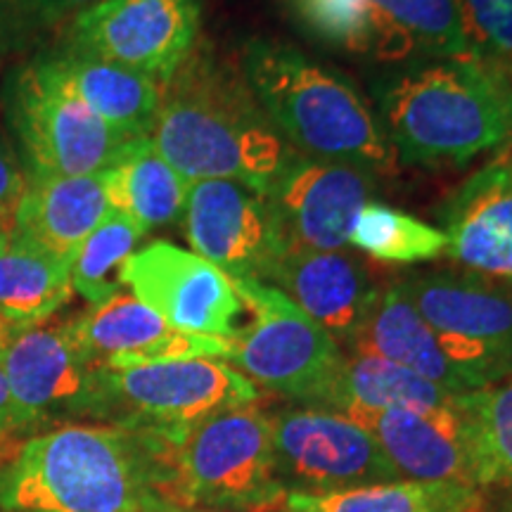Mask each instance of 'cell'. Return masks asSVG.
I'll list each match as a JSON object with an SVG mask.
<instances>
[{
    "label": "cell",
    "instance_id": "cell-1",
    "mask_svg": "<svg viewBox=\"0 0 512 512\" xmlns=\"http://www.w3.org/2000/svg\"><path fill=\"white\" fill-rule=\"evenodd\" d=\"M171 446L112 422L38 432L0 465V512H176Z\"/></svg>",
    "mask_w": 512,
    "mask_h": 512
},
{
    "label": "cell",
    "instance_id": "cell-2",
    "mask_svg": "<svg viewBox=\"0 0 512 512\" xmlns=\"http://www.w3.org/2000/svg\"><path fill=\"white\" fill-rule=\"evenodd\" d=\"M152 143L188 183L235 181L266 195L297 150L247 88L204 55L162 83Z\"/></svg>",
    "mask_w": 512,
    "mask_h": 512
},
{
    "label": "cell",
    "instance_id": "cell-3",
    "mask_svg": "<svg viewBox=\"0 0 512 512\" xmlns=\"http://www.w3.org/2000/svg\"><path fill=\"white\" fill-rule=\"evenodd\" d=\"M373 95L399 164L465 166L512 143V81L470 57L411 62Z\"/></svg>",
    "mask_w": 512,
    "mask_h": 512
},
{
    "label": "cell",
    "instance_id": "cell-4",
    "mask_svg": "<svg viewBox=\"0 0 512 512\" xmlns=\"http://www.w3.org/2000/svg\"><path fill=\"white\" fill-rule=\"evenodd\" d=\"M242 76L278 133L302 155L377 176L399 169L380 121L351 81L283 41L254 38Z\"/></svg>",
    "mask_w": 512,
    "mask_h": 512
},
{
    "label": "cell",
    "instance_id": "cell-5",
    "mask_svg": "<svg viewBox=\"0 0 512 512\" xmlns=\"http://www.w3.org/2000/svg\"><path fill=\"white\" fill-rule=\"evenodd\" d=\"M5 117L27 178L102 174L133 140L91 112L46 53L12 72L5 83Z\"/></svg>",
    "mask_w": 512,
    "mask_h": 512
},
{
    "label": "cell",
    "instance_id": "cell-6",
    "mask_svg": "<svg viewBox=\"0 0 512 512\" xmlns=\"http://www.w3.org/2000/svg\"><path fill=\"white\" fill-rule=\"evenodd\" d=\"M275 477L271 420L252 406L197 422L171 446V501L192 508H264L285 498Z\"/></svg>",
    "mask_w": 512,
    "mask_h": 512
},
{
    "label": "cell",
    "instance_id": "cell-7",
    "mask_svg": "<svg viewBox=\"0 0 512 512\" xmlns=\"http://www.w3.org/2000/svg\"><path fill=\"white\" fill-rule=\"evenodd\" d=\"M233 285L252 323L228 339L226 363L290 403L325 408L347 358L344 349L278 287L256 280Z\"/></svg>",
    "mask_w": 512,
    "mask_h": 512
},
{
    "label": "cell",
    "instance_id": "cell-8",
    "mask_svg": "<svg viewBox=\"0 0 512 512\" xmlns=\"http://www.w3.org/2000/svg\"><path fill=\"white\" fill-rule=\"evenodd\" d=\"M100 380L105 422L157 434L171 444L211 415L259 401V387L221 358L100 370Z\"/></svg>",
    "mask_w": 512,
    "mask_h": 512
},
{
    "label": "cell",
    "instance_id": "cell-9",
    "mask_svg": "<svg viewBox=\"0 0 512 512\" xmlns=\"http://www.w3.org/2000/svg\"><path fill=\"white\" fill-rule=\"evenodd\" d=\"M470 389L512 377V285L467 271H422L399 280Z\"/></svg>",
    "mask_w": 512,
    "mask_h": 512
},
{
    "label": "cell",
    "instance_id": "cell-10",
    "mask_svg": "<svg viewBox=\"0 0 512 512\" xmlns=\"http://www.w3.org/2000/svg\"><path fill=\"white\" fill-rule=\"evenodd\" d=\"M0 368L24 434L72 422H105L100 370L81 354L69 323L46 320L19 328L0 351Z\"/></svg>",
    "mask_w": 512,
    "mask_h": 512
},
{
    "label": "cell",
    "instance_id": "cell-11",
    "mask_svg": "<svg viewBox=\"0 0 512 512\" xmlns=\"http://www.w3.org/2000/svg\"><path fill=\"white\" fill-rule=\"evenodd\" d=\"M320 38L377 62L465 57L456 0H297Z\"/></svg>",
    "mask_w": 512,
    "mask_h": 512
},
{
    "label": "cell",
    "instance_id": "cell-12",
    "mask_svg": "<svg viewBox=\"0 0 512 512\" xmlns=\"http://www.w3.org/2000/svg\"><path fill=\"white\" fill-rule=\"evenodd\" d=\"M268 420L275 477L287 494H335L399 479L373 434L344 413L292 403Z\"/></svg>",
    "mask_w": 512,
    "mask_h": 512
},
{
    "label": "cell",
    "instance_id": "cell-13",
    "mask_svg": "<svg viewBox=\"0 0 512 512\" xmlns=\"http://www.w3.org/2000/svg\"><path fill=\"white\" fill-rule=\"evenodd\" d=\"M197 0H105L64 24L60 46L150 76L159 86L195 50Z\"/></svg>",
    "mask_w": 512,
    "mask_h": 512
},
{
    "label": "cell",
    "instance_id": "cell-14",
    "mask_svg": "<svg viewBox=\"0 0 512 512\" xmlns=\"http://www.w3.org/2000/svg\"><path fill=\"white\" fill-rule=\"evenodd\" d=\"M181 221L195 254L230 280L264 283L290 249L271 202L235 181L190 183Z\"/></svg>",
    "mask_w": 512,
    "mask_h": 512
},
{
    "label": "cell",
    "instance_id": "cell-15",
    "mask_svg": "<svg viewBox=\"0 0 512 512\" xmlns=\"http://www.w3.org/2000/svg\"><path fill=\"white\" fill-rule=\"evenodd\" d=\"M121 283L171 328L188 335L233 339L240 330L245 304L233 280L195 252L152 242L128 256Z\"/></svg>",
    "mask_w": 512,
    "mask_h": 512
},
{
    "label": "cell",
    "instance_id": "cell-16",
    "mask_svg": "<svg viewBox=\"0 0 512 512\" xmlns=\"http://www.w3.org/2000/svg\"><path fill=\"white\" fill-rule=\"evenodd\" d=\"M373 190V174L358 166L294 152L264 197L278 216L287 247L339 252L349 245Z\"/></svg>",
    "mask_w": 512,
    "mask_h": 512
},
{
    "label": "cell",
    "instance_id": "cell-17",
    "mask_svg": "<svg viewBox=\"0 0 512 512\" xmlns=\"http://www.w3.org/2000/svg\"><path fill=\"white\" fill-rule=\"evenodd\" d=\"M69 330L86 361L98 370H124L188 358L226 361L230 351L228 339L188 335L171 328L159 313L126 292L93 304L79 318L69 320Z\"/></svg>",
    "mask_w": 512,
    "mask_h": 512
},
{
    "label": "cell",
    "instance_id": "cell-18",
    "mask_svg": "<svg viewBox=\"0 0 512 512\" xmlns=\"http://www.w3.org/2000/svg\"><path fill=\"white\" fill-rule=\"evenodd\" d=\"M446 254L467 273L512 285V166L496 157L465 178L437 211Z\"/></svg>",
    "mask_w": 512,
    "mask_h": 512
},
{
    "label": "cell",
    "instance_id": "cell-19",
    "mask_svg": "<svg viewBox=\"0 0 512 512\" xmlns=\"http://www.w3.org/2000/svg\"><path fill=\"white\" fill-rule=\"evenodd\" d=\"M268 283L316 320L342 349H349L377 297L366 264L354 254L287 249Z\"/></svg>",
    "mask_w": 512,
    "mask_h": 512
},
{
    "label": "cell",
    "instance_id": "cell-20",
    "mask_svg": "<svg viewBox=\"0 0 512 512\" xmlns=\"http://www.w3.org/2000/svg\"><path fill=\"white\" fill-rule=\"evenodd\" d=\"M347 418L373 434L399 479L475 486L470 477V453L458 399L456 406L446 411L389 408L347 413Z\"/></svg>",
    "mask_w": 512,
    "mask_h": 512
},
{
    "label": "cell",
    "instance_id": "cell-21",
    "mask_svg": "<svg viewBox=\"0 0 512 512\" xmlns=\"http://www.w3.org/2000/svg\"><path fill=\"white\" fill-rule=\"evenodd\" d=\"M349 351L392 361L453 394L472 392L463 373L441 347L437 332L425 323L399 283L377 290Z\"/></svg>",
    "mask_w": 512,
    "mask_h": 512
},
{
    "label": "cell",
    "instance_id": "cell-22",
    "mask_svg": "<svg viewBox=\"0 0 512 512\" xmlns=\"http://www.w3.org/2000/svg\"><path fill=\"white\" fill-rule=\"evenodd\" d=\"M102 174L29 178L12 214V228L72 264L81 242L110 214Z\"/></svg>",
    "mask_w": 512,
    "mask_h": 512
},
{
    "label": "cell",
    "instance_id": "cell-23",
    "mask_svg": "<svg viewBox=\"0 0 512 512\" xmlns=\"http://www.w3.org/2000/svg\"><path fill=\"white\" fill-rule=\"evenodd\" d=\"M46 55L69 88L107 126L128 138L150 136L162 100V88L157 81L136 69L72 50L55 48Z\"/></svg>",
    "mask_w": 512,
    "mask_h": 512
},
{
    "label": "cell",
    "instance_id": "cell-24",
    "mask_svg": "<svg viewBox=\"0 0 512 512\" xmlns=\"http://www.w3.org/2000/svg\"><path fill=\"white\" fill-rule=\"evenodd\" d=\"M72 264L24 238L12 221L0 230V318L15 328L46 323L72 299Z\"/></svg>",
    "mask_w": 512,
    "mask_h": 512
},
{
    "label": "cell",
    "instance_id": "cell-25",
    "mask_svg": "<svg viewBox=\"0 0 512 512\" xmlns=\"http://www.w3.org/2000/svg\"><path fill=\"white\" fill-rule=\"evenodd\" d=\"M102 181L110 207L143 233L181 221L190 183L159 155L150 136L133 138L117 162L102 171Z\"/></svg>",
    "mask_w": 512,
    "mask_h": 512
},
{
    "label": "cell",
    "instance_id": "cell-26",
    "mask_svg": "<svg viewBox=\"0 0 512 512\" xmlns=\"http://www.w3.org/2000/svg\"><path fill=\"white\" fill-rule=\"evenodd\" d=\"M458 394L448 392L413 370L377 356L349 354L332 387L325 408L337 413L358 411H446L456 406Z\"/></svg>",
    "mask_w": 512,
    "mask_h": 512
},
{
    "label": "cell",
    "instance_id": "cell-27",
    "mask_svg": "<svg viewBox=\"0 0 512 512\" xmlns=\"http://www.w3.org/2000/svg\"><path fill=\"white\" fill-rule=\"evenodd\" d=\"M484 491L460 482H396L335 494H285L283 512H482Z\"/></svg>",
    "mask_w": 512,
    "mask_h": 512
},
{
    "label": "cell",
    "instance_id": "cell-28",
    "mask_svg": "<svg viewBox=\"0 0 512 512\" xmlns=\"http://www.w3.org/2000/svg\"><path fill=\"white\" fill-rule=\"evenodd\" d=\"M470 453V477L479 491H512V377L458 394Z\"/></svg>",
    "mask_w": 512,
    "mask_h": 512
},
{
    "label": "cell",
    "instance_id": "cell-29",
    "mask_svg": "<svg viewBox=\"0 0 512 512\" xmlns=\"http://www.w3.org/2000/svg\"><path fill=\"white\" fill-rule=\"evenodd\" d=\"M349 245H354L384 264H420L446 252V235L441 228L415 219L406 211L382 202H368L358 214Z\"/></svg>",
    "mask_w": 512,
    "mask_h": 512
},
{
    "label": "cell",
    "instance_id": "cell-30",
    "mask_svg": "<svg viewBox=\"0 0 512 512\" xmlns=\"http://www.w3.org/2000/svg\"><path fill=\"white\" fill-rule=\"evenodd\" d=\"M143 230L121 211H110L81 242L72 259V290L88 304H102L121 292V268L136 252Z\"/></svg>",
    "mask_w": 512,
    "mask_h": 512
},
{
    "label": "cell",
    "instance_id": "cell-31",
    "mask_svg": "<svg viewBox=\"0 0 512 512\" xmlns=\"http://www.w3.org/2000/svg\"><path fill=\"white\" fill-rule=\"evenodd\" d=\"M465 57L484 62L512 81V0H456Z\"/></svg>",
    "mask_w": 512,
    "mask_h": 512
},
{
    "label": "cell",
    "instance_id": "cell-32",
    "mask_svg": "<svg viewBox=\"0 0 512 512\" xmlns=\"http://www.w3.org/2000/svg\"><path fill=\"white\" fill-rule=\"evenodd\" d=\"M105 0H0L15 41L19 36L64 27L76 15L95 8Z\"/></svg>",
    "mask_w": 512,
    "mask_h": 512
},
{
    "label": "cell",
    "instance_id": "cell-33",
    "mask_svg": "<svg viewBox=\"0 0 512 512\" xmlns=\"http://www.w3.org/2000/svg\"><path fill=\"white\" fill-rule=\"evenodd\" d=\"M27 183L29 178L24 164H19V155L0 133V216L3 219H12L24 190H27Z\"/></svg>",
    "mask_w": 512,
    "mask_h": 512
},
{
    "label": "cell",
    "instance_id": "cell-34",
    "mask_svg": "<svg viewBox=\"0 0 512 512\" xmlns=\"http://www.w3.org/2000/svg\"><path fill=\"white\" fill-rule=\"evenodd\" d=\"M19 434H24V432L17 422L15 408H12L8 380H5L3 368H0V446H5L10 439L19 437Z\"/></svg>",
    "mask_w": 512,
    "mask_h": 512
},
{
    "label": "cell",
    "instance_id": "cell-35",
    "mask_svg": "<svg viewBox=\"0 0 512 512\" xmlns=\"http://www.w3.org/2000/svg\"><path fill=\"white\" fill-rule=\"evenodd\" d=\"M15 34H12V27L8 22V17H5L3 8H0V64H3L5 55L10 53L12 46H15Z\"/></svg>",
    "mask_w": 512,
    "mask_h": 512
},
{
    "label": "cell",
    "instance_id": "cell-36",
    "mask_svg": "<svg viewBox=\"0 0 512 512\" xmlns=\"http://www.w3.org/2000/svg\"><path fill=\"white\" fill-rule=\"evenodd\" d=\"M283 501L275 505H264V508H192L183 512H283Z\"/></svg>",
    "mask_w": 512,
    "mask_h": 512
},
{
    "label": "cell",
    "instance_id": "cell-37",
    "mask_svg": "<svg viewBox=\"0 0 512 512\" xmlns=\"http://www.w3.org/2000/svg\"><path fill=\"white\" fill-rule=\"evenodd\" d=\"M19 328H15V325H10V323H5L3 318H0V351L5 349V344L10 342V337L15 335Z\"/></svg>",
    "mask_w": 512,
    "mask_h": 512
},
{
    "label": "cell",
    "instance_id": "cell-38",
    "mask_svg": "<svg viewBox=\"0 0 512 512\" xmlns=\"http://www.w3.org/2000/svg\"><path fill=\"white\" fill-rule=\"evenodd\" d=\"M498 157H501V159H503V162H508V164L512 166V143H510L508 147H503V150H501V152H498Z\"/></svg>",
    "mask_w": 512,
    "mask_h": 512
},
{
    "label": "cell",
    "instance_id": "cell-39",
    "mask_svg": "<svg viewBox=\"0 0 512 512\" xmlns=\"http://www.w3.org/2000/svg\"><path fill=\"white\" fill-rule=\"evenodd\" d=\"M12 219H3V216H0V230H3L5 226H8V223H10Z\"/></svg>",
    "mask_w": 512,
    "mask_h": 512
},
{
    "label": "cell",
    "instance_id": "cell-40",
    "mask_svg": "<svg viewBox=\"0 0 512 512\" xmlns=\"http://www.w3.org/2000/svg\"><path fill=\"white\" fill-rule=\"evenodd\" d=\"M505 512H512V501H510V505H508V508H505Z\"/></svg>",
    "mask_w": 512,
    "mask_h": 512
}]
</instances>
